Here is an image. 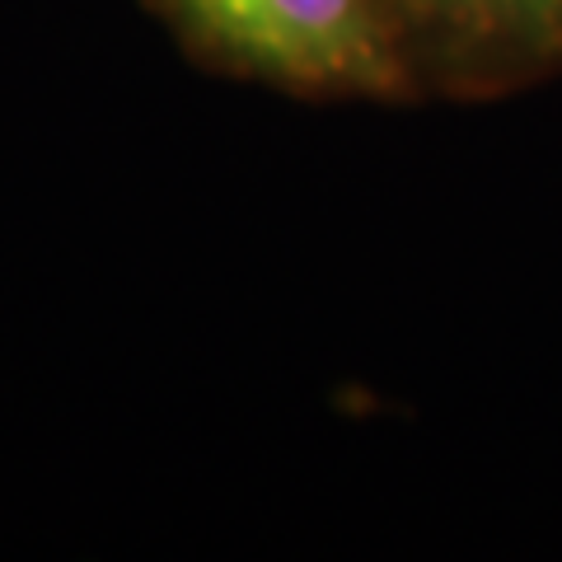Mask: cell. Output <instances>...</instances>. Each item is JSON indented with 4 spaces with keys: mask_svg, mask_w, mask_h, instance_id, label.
Returning a JSON list of instances; mask_svg holds the SVG:
<instances>
[{
    "mask_svg": "<svg viewBox=\"0 0 562 562\" xmlns=\"http://www.w3.org/2000/svg\"><path fill=\"white\" fill-rule=\"evenodd\" d=\"M211 47L295 85L375 90L390 47L366 0H173Z\"/></svg>",
    "mask_w": 562,
    "mask_h": 562,
    "instance_id": "1",
    "label": "cell"
}]
</instances>
